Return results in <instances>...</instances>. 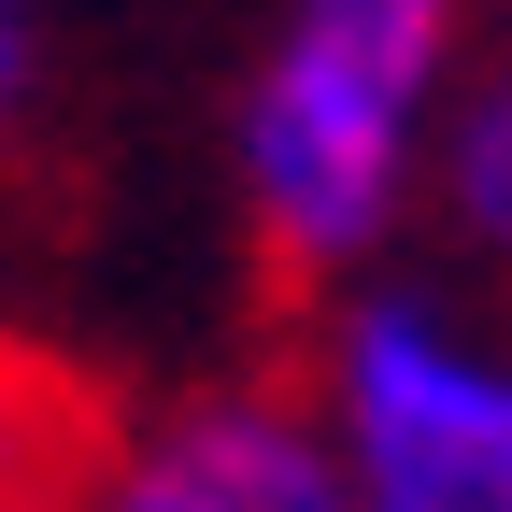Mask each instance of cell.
I'll use <instances>...</instances> for the list:
<instances>
[{"instance_id":"1","label":"cell","mask_w":512,"mask_h":512,"mask_svg":"<svg viewBox=\"0 0 512 512\" xmlns=\"http://www.w3.org/2000/svg\"><path fill=\"white\" fill-rule=\"evenodd\" d=\"M470 72V0H271L242 72L228 171L256 242L313 285H356L427 214V143Z\"/></svg>"},{"instance_id":"2","label":"cell","mask_w":512,"mask_h":512,"mask_svg":"<svg viewBox=\"0 0 512 512\" xmlns=\"http://www.w3.org/2000/svg\"><path fill=\"white\" fill-rule=\"evenodd\" d=\"M299 399L356 512H512V313L427 271H356Z\"/></svg>"},{"instance_id":"3","label":"cell","mask_w":512,"mask_h":512,"mask_svg":"<svg viewBox=\"0 0 512 512\" xmlns=\"http://www.w3.org/2000/svg\"><path fill=\"white\" fill-rule=\"evenodd\" d=\"M43 512H356L299 384H185V399L72 441Z\"/></svg>"},{"instance_id":"4","label":"cell","mask_w":512,"mask_h":512,"mask_svg":"<svg viewBox=\"0 0 512 512\" xmlns=\"http://www.w3.org/2000/svg\"><path fill=\"white\" fill-rule=\"evenodd\" d=\"M427 214L456 228L470 271L512 285V43H484L456 100H441V143H427Z\"/></svg>"},{"instance_id":"5","label":"cell","mask_w":512,"mask_h":512,"mask_svg":"<svg viewBox=\"0 0 512 512\" xmlns=\"http://www.w3.org/2000/svg\"><path fill=\"white\" fill-rule=\"evenodd\" d=\"M72 413H57V384L15 356V342H0V512H43L57 498V470H72Z\"/></svg>"},{"instance_id":"6","label":"cell","mask_w":512,"mask_h":512,"mask_svg":"<svg viewBox=\"0 0 512 512\" xmlns=\"http://www.w3.org/2000/svg\"><path fill=\"white\" fill-rule=\"evenodd\" d=\"M29 100H43V0H0V157H15Z\"/></svg>"}]
</instances>
